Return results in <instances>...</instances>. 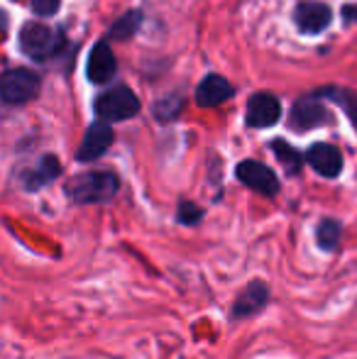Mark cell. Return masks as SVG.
Returning <instances> with one entry per match:
<instances>
[{"instance_id":"1","label":"cell","mask_w":357,"mask_h":359,"mask_svg":"<svg viewBox=\"0 0 357 359\" xmlns=\"http://www.w3.org/2000/svg\"><path fill=\"white\" fill-rule=\"evenodd\" d=\"M118 176L110 171H90L81 174L69 184V196L76 203H103L118 194Z\"/></svg>"},{"instance_id":"2","label":"cell","mask_w":357,"mask_h":359,"mask_svg":"<svg viewBox=\"0 0 357 359\" xmlns=\"http://www.w3.org/2000/svg\"><path fill=\"white\" fill-rule=\"evenodd\" d=\"M20 47L29 59H49L59 52L62 47V34H57L54 29H49L42 22H27L20 29Z\"/></svg>"},{"instance_id":"3","label":"cell","mask_w":357,"mask_h":359,"mask_svg":"<svg viewBox=\"0 0 357 359\" xmlns=\"http://www.w3.org/2000/svg\"><path fill=\"white\" fill-rule=\"evenodd\" d=\"M140 110V100L128 86H115V88L105 90L98 100H95V115L100 120H128Z\"/></svg>"},{"instance_id":"4","label":"cell","mask_w":357,"mask_h":359,"mask_svg":"<svg viewBox=\"0 0 357 359\" xmlns=\"http://www.w3.org/2000/svg\"><path fill=\"white\" fill-rule=\"evenodd\" d=\"M39 90V76L29 69H10L0 76V98L10 105H22Z\"/></svg>"},{"instance_id":"5","label":"cell","mask_w":357,"mask_h":359,"mask_svg":"<svg viewBox=\"0 0 357 359\" xmlns=\"http://www.w3.org/2000/svg\"><path fill=\"white\" fill-rule=\"evenodd\" d=\"M235 174H238V179L243 181L248 189L257 191V194H262V196L279 194V179H276L274 171H271L267 164H262V161H252V159L240 161Z\"/></svg>"},{"instance_id":"6","label":"cell","mask_w":357,"mask_h":359,"mask_svg":"<svg viewBox=\"0 0 357 359\" xmlns=\"http://www.w3.org/2000/svg\"><path fill=\"white\" fill-rule=\"evenodd\" d=\"M267 303H269L267 284H264V281H250V284L238 293V298H235L230 316H233L235 320H243V318H250V316H255V313H260Z\"/></svg>"},{"instance_id":"7","label":"cell","mask_w":357,"mask_h":359,"mask_svg":"<svg viewBox=\"0 0 357 359\" xmlns=\"http://www.w3.org/2000/svg\"><path fill=\"white\" fill-rule=\"evenodd\" d=\"M306 161H309L316 174L325 176V179H335L343 171V154L333 144H325V142L311 147L309 154H306Z\"/></svg>"},{"instance_id":"8","label":"cell","mask_w":357,"mask_h":359,"mask_svg":"<svg viewBox=\"0 0 357 359\" xmlns=\"http://www.w3.org/2000/svg\"><path fill=\"white\" fill-rule=\"evenodd\" d=\"M113 144V130L108 123H93L86 130V137H83L81 147L76 151L79 161H93L98 156H103L108 151V147Z\"/></svg>"},{"instance_id":"9","label":"cell","mask_w":357,"mask_h":359,"mask_svg":"<svg viewBox=\"0 0 357 359\" xmlns=\"http://www.w3.org/2000/svg\"><path fill=\"white\" fill-rule=\"evenodd\" d=\"M328 118H330L328 110L323 108L321 100L304 98L294 105V110H291V128L299 130V133H306V130H314V128L325 125Z\"/></svg>"},{"instance_id":"10","label":"cell","mask_w":357,"mask_h":359,"mask_svg":"<svg viewBox=\"0 0 357 359\" xmlns=\"http://www.w3.org/2000/svg\"><path fill=\"white\" fill-rule=\"evenodd\" d=\"M330 18H333V13H330V8L323 3H301L294 13L296 27H299L304 34L323 32V29L330 25Z\"/></svg>"},{"instance_id":"11","label":"cell","mask_w":357,"mask_h":359,"mask_svg":"<svg viewBox=\"0 0 357 359\" xmlns=\"http://www.w3.org/2000/svg\"><path fill=\"white\" fill-rule=\"evenodd\" d=\"M281 105L271 93H257L248 103V125L252 128H271L279 120Z\"/></svg>"},{"instance_id":"12","label":"cell","mask_w":357,"mask_h":359,"mask_svg":"<svg viewBox=\"0 0 357 359\" xmlns=\"http://www.w3.org/2000/svg\"><path fill=\"white\" fill-rule=\"evenodd\" d=\"M118 72V64L115 57L110 52V47L105 42H98L88 54V64H86V76L93 83H108L110 79Z\"/></svg>"},{"instance_id":"13","label":"cell","mask_w":357,"mask_h":359,"mask_svg":"<svg viewBox=\"0 0 357 359\" xmlns=\"http://www.w3.org/2000/svg\"><path fill=\"white\" fill-rule=\"evenodd\" d=\"M233 95V86L223 79V76L213 74V76H206L201 81L198 90H196V103L201 108H213V105H220Z\"/></svg>"},{"instance_id":"14","label":"cell","mask_w":357,"mask_h":359,"mask_svg":"<svg viewBox=\"0 0 357 359\" xmlns=\"http://www.w3.org/2000/svg\"><path fill=\"white\" fill-rule=\"evenodd\" d=\"M59 171H62V166H59L57 156L47 154L42 161H39V166L32 171V174L27 176V189H42V186H47L49 181H54L59 176Z\"/></svg>"},{"instance_id":"15","label":"cell","mask_w":357,"mask_h":359,"mask_svg":"<svg viewBox=\"0 0 357 359\" xmlns=\"http://www.w3.org/2000/svg\"><path fill=\"white\" fill-rule=\"evenodd\" d=\"M340 235H343V225L333 217H323L316 227V242L323 252H333L340 242Z\"/></svg>"},{"instance_id":"16","label":"cell","mask_w":357,"mask_h":359,"mask_svg":"<svg viewBox=\"0 0 357 359\" xmlns=\"http://www.w3.org/2000/svg\"><path fill=\"white\" fill-rule=\"evenodd\" d=\"M271 149H274L276 159L284 164V169L289 171V174H296V171L301 169V161L304 159H301L299 151H296L291 144H286L284 140H274V142H271Z\"/></svg>"},{"instance_id":"17","label":"cell","mask_w":357,"mask_h":359,"mask_svg":"<svg viewBox=\"0 0 357 359\" xmlns=\"http://www.w3.org/2000/svg\"><path fill=\"white\" fill-rule=\"evenodd\" d=\"M137 27H140V13H128L125 18H120L118 22H115L113 37L125 39V37H130Z\"/></svg>"},{"instance_id":"18","label":"cell","mask_w":357,"mask_h":359,"mask_svg":"<svg viewBox=\"0 0 357 359\" xmlns=\"http://www.w3.org/2000/svg\"><path fill=\"white\" fill-rule=\"evenodd\" d=\"M203 217V210L198 208V205L194 203H181L179 208V222H184V225H196V222Z\"/></svg>"},{"instance_id":"19","label":"cell","mask_w":357,"mask_h":359,"mask_svg":"<svg viewBox=\"0 0 357 359\" xmlns=\"http://www.w3.org/2000/svg\"><path fill=\"white\" fill-rule=\"evenodd\" d=\"M335 95H338V103L345 105V110H348V115L353 118V123L357 128V95L353 93H335Z\"/></svg>"},{"instance_id":"20","label":"cell","mask_w":357,"mask_h":359,"mask_svg":"<svg viewBox=\"0 0 357 359\" xmlns=\"http://www.w3.org/2000/svg\"><path fill=\"white\" fill-rule=\"evenodd\" d=\"M32 8H34V13L37 15H54L57 13V8H59V0H32Z\"/></svg>"},{"instance_id":"21","label":"cell","mask_w":357,"mask_h":359,"mask_svg":"<svg viewBox=\"0 0 357 359\" xmlns=\"http://www.w3.org/2000/svg\"><path fill=\"white\" fill-rule=\"evenodd\" d=\"M345 18H348V20H357V5H355V8H345Z\"/></svg>"}]
</instances>
